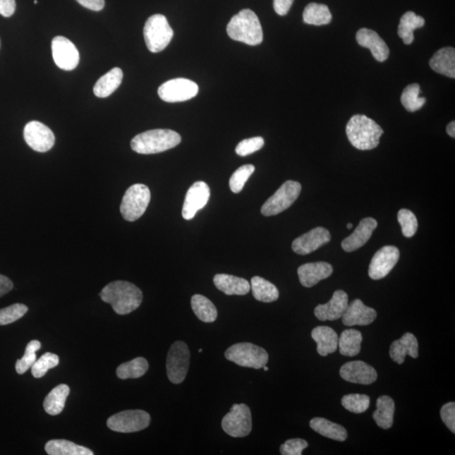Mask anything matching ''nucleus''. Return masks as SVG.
I'll return each instance as SVG.
<instances>
[{
	"mask_svg": "<svg viewBox=\"0 0 455 455\" xmlns=\"http://www.w3.org/2000/svg\"><path fill=\"white\" fill-rule=\"evenodd\" d=\"M99 296L104 302L110 303L116 313L121 315L136 310L142 301L141 290L126 281H115L107 284Z\"/></svg>",
	"mask_w": 455,
	"mask_h": 455,
	"instance_id": "1",
	"label": "nucleus"
},
{
	"mask_svg": "<svg viewBox=\"0 0 455 455\" xmlns=\"http://www.w3.org/2000/svg\"><path fill=\"white\" fill-rule=\"evenodd\" d=\"M346 132L351 144L360 150L375 149L384 133L378 123L364 115L353 116L346 125Z\"/></svg>",
	"mask_w": 455,
	"mask_h": 455,
	"instance_id": "2",
	"label": "nucleus"
},
{
	"mask_svg": "<svg viewBox=\"0 0 455 455\" xmlns=\"http://www.w3.org/2000/svg\"><path fill=\"white\" fill-rule=\"evenodd\" d=\"M227 33L233 40L250 46H257L263 41L261 23L255 13L249 8L232 17L227 25Z\"/></svg>",
	"mask_w": 455,
	"mask_h": 455,
	"instance_id": "3",
	"label": "nucleus"
},
{
	"mask_svg": "<svg viewBox=\"0 0 455 455\" xmlns=\"http://www.w3.org/2000/svg\"><path fill=\"white\" fill-rule=\"evenodd\" d=\"M181 142L180 134L172 130L154 129L134 137L131 148L138 154H153L175 148Z\"/></svg>",
	"mask_w": 455,
	"mask_h": 455,
	"instance_id": "4",
	"label": "nucleus"
},
{
	"mask_svg": "<svg viewBox=\"0 0 455 455\" xmlns=\"http://www.w3.org/2000/svg\"><path fill=\"white\" fill-rule=\"evenodd\" d=\"M145 41L151 53H159L166 49L174 36L166 17L154 15L147 20L144 28Z\"/></svg>",
	"mask_w": 455,
	"mask_h": 455,
	"instance_id": "5",
	"label": "nucleus"
},
{
	"mask_svg": "<svg viewBox=\"0 0 455 455\" xmlns=\"http://www.w3.org/2000/svg\"><path fill=\"white\" fill-rule=\"evenodd\" d=\"M225 358L237 365L255 370L262 368L269 359L265 349L249 342L231 346L225 352Z\"/></svg>",
	"mask_w": 455,
	"mask_h": 455,
	"instance_id": "6",
	"label": "nucleus"
},
{
	"mask_svg": "<svg viewBox=\"0 0 455 455\" xmlns=\"http://www.w3.org/2000/svg\"><path fill=\"white\" fill-rule=\"evenodd\" d=\"M148 186L135 184L130 186L121 201L120 211L125 220L134 222L145 214L150 202Z\"/></svg>",
	"mask_w": 455,
	"mask_h": 455,
	"instance_id": "7",
	"label": "nucleus"
},
{
	"mask_svg": "<svg viewBox=\"0 0 455 455\" xmlns=\"http://www.w3.org/2000/svg\"><path fill=\"white\" fill-rule=\"evenodd\" d=\"M300 182L287 181L272 195L262 207L264 216H275L288 210L297 200L301 193Z\"/></svg>",
	"mask_w": 455,
	"mask_h": 455,
	"instance_id": "8",
	"label": "nucleus"
},
{
	"mask_svg": "<svg viewBox=\"0 0 455 455\" xmlns=\"http://www.w3.org/2000/svg\"><path fill=\"white\" fill-rule=\"evenodd\" d=\"M190 363V351L184 341H176L169 350L166 370L169 380L173 384L183 382L188 375Z\"/></svg>",
	"mask_w": 455,
	"mask_h": 455,
	"instance_id": "9",
	"label": "nucleus"
},
{
	"mask_svg": "<svg viewBox=\"0 0 455 455\" xmlns=\"http://www.w3.org/2000/svg\"><path fill=\"white\" fill-rule=\"evenodd\" d=\"M150 415L142 410L121 411L107 420V427L111 430L129 433L144 430L150 426Z\"/></svg>",
	"mask_w": 455,
	"mask_h": 455,
	"instance_id": "10",
	"label": "nucleus"
},
{
	"mask_svg": "<svg viewBox=\"0 0 455 455\" xmlns=\"http://www.w3.org/2000/svg\"><path fill=\"white\" fill-rule=\"evenodd\" d=\"M224 431L233 437L248 436L253 429V418L248 406L235 404L222 421Z\"/></svg>",
	"mask_w": 455,
	"mask_h": 455,
	"instance_id": "11",
	"label": "nucleus"
},
{
	"mask_svg": "<svg viewBox=\"0 0 455 455\" xmlns=\"http://www.w3.org/2000/svg\"><path fill=\"white\" fill-rule=\"evenodd\" d=\"M198 93V86L195 82L178 78L164 83L158 90L160 99L164 102L175 103L188 101Z\"/></svg>",
	"mask_w": 455,
	"mask_h": 455,
	"instance_id": "12",
	"label": "nucleus"
},
{
	"mask_svg": "<svg viewBox=\"0 0 455 455\" xmlns=\"http://www.w3.org/2000/svg\"><path fill=\"white\" fill-rule=\"evenodd\" d=\"M24 138L33 150L44 153L53 148L55 136L51 130L40 121H30L24 128Z\"/></svg>",
	"mask_w": 455,
	"mask_h": 455,
	"instance_id": "13",
	"label": "nucleus"
},
{
	"mask_svg": "<svg viewBox=\"0 0 455 455\" xmlns=\"http://www.w3.org/2000/svg\"><path fill=\"white\" fill-rule=\"evenodd\" d=\"M51 53L57 66L63 71H73L80 63V54L75 44L68 38L56 37L51 42Z\"/></svg>",
	"mask_w": 455,
	"mask_h": 455,
	"instance_id": "14",
	"label": "nucleus"
},
{
	"mask_svg": "<svg viewBox=\"0 0 455 455\" xmlns=\"http://www.w3.org/2000/svg\"><path fill=\"white\" fill-rule=\"evenodd\" d=\"M400 258V251L396 246L387 245L381 248L371 260L368 275L374 280H380L392 272Z\"/></svg>",
	"mask_w": 455,
	"mask_h": 455,
	"instance_id": "15",
	"label": "nucleus"
},
{
	"mask_svg": "<svg viewBox=\"0 0 455 455\" xmlns=\"http://www.w3.org/2000/svg\"><path fill=\"white\" fill-rule=\"evenodd\" d=\"M210 198V186L205 181L195 182L186 193L182 217L186 220L193 219L198 211L207 205Z\"/></svg>",
	"mask_w": 455,
	"mask_h": 455,
	"instance_id": "16",
	"label": "nucleus"
},
{
	"mask_svg": "<svg viewBox=\"0 0 455 455\" xmlns=\"http://www.w3.org/2000/svg\"><path fill=\"white\" fill-rule=\"evenodd\" d=\"M331 233L327 229L315 228L294 240L292 249L294 253L298 255H309L318 250L320 246L327 244L331 241Z\"/></svg>",
	"mask_w": 455,
	"mask_h": 455,
	"instance_id": "17",
	"label": "nucleus"
},
{
	"mask_svg": "<svg viewBox=\"0 0 455 455\" xmlns=\"http://www.w3.org/2000/svg\"><path fill=\"white\" fill-rule=\"evenodd\" d=\"M340 375L348 382L359 384H371L378 378L375 368L362 361L346 363L341 368Z\"/></svg>",
	"mask_w": 455,
	"mask_h": 455,
	"instance_id": "18",
	"label": "nucleus"
},
{
	"mask_svg": "<svg viewBox=\"0 0 455 455\" xmlns=\"http://www.w3.org/2000/svg\"><path fill=\"white\" fill-rule=\"evenodd\" d=\"M348 305V296L344 290H336L332 300L315 309V315L322 322L341 318Z\"/></svg>",
	"mask_w": 455,
	"mask_h": 455,
	"instance_id": "19",
	"label": "nucleus"
},
{
	"mask_svg": "<svg viewBox=\"0 0 455 455\" xmlns=\"http://www.w3.org/2000/svg\"><path fill=\"white\" fill-rule=\"evenodd\" d=\"M376 317V311L364 305L360 300L348 303V308L341 316L342 322L346 327L368 326L374 322Z\"/></svg>",
	"mask_w": 455,
	"mask_h": 455,
	"instance_id": "20",
	"label": "nucleus"
},
{
	"mask_svg": "<svg viewBox=\"0 0 455 455\" xmlns=\"http://www.w3.org/2000/svg\"><path fill=\"white\" fill-rule=\"evenodd\" d=\"M332 272L331 264L324 262L303 264L298 269V279L305 288L313 287L320 281L330 277Z\"/></svg>",
	"mask_w": 455,
	"mask_h": 455,
	"instance_id": "21",
	"label": "nucleus"
},
{
	"mask_svg": "<svg viewBox=\"0 0 455 455\" xmlns=\"http://www.w3.org/2000/svg\"><path fill=\"white\" fill-rule=\"evenodd\" d=\"M377 226H378V223H377L375 219H363L360 221V223H359L358 226L355 229L352 235L346 238L342 241V249L346 251V253H352V251L361 248L362 246L370 241L372 233Z\"/></svg>",
	"mask_w": 455,
	"mask_h": 455,
	"instance_id": "22",
	"label": "nucleus"
},
{
	"mask_svg": "<svg viewBox=\"0 0 455 455\" xmlns=\"http://www.w3.org/2000/svg\"><path fill=\"white\" fill-rule=\"evenodd\" d=\"M356 38L358 44L370 49L372 56L379 62H384L389 58V49L387 43L375 30L367 28L360 29L357 33Z\"/></svg>",
	"mask_w": 455,
	"mask_h": 455,
	"instance_id": "23",
	"label": "nucleus"
},
{
	"mask_svg": "<svg viewBox=\"0 0 455 455\" xmlns=\"http://www.w3.org/2000/svg\"><path fill=\"white\" fill-rule=\"evenodd\" d=\"M418 341L413 334L407 332L400 340L394 341L389 349V356L398 364L405 362L406 357L418 358Z\"/></svg>",
	"mask_w": 455,
	"mask_h": 455,
	"instance_id": "24",
	"label": "nucleus"
},
{
	"mask_svg": "<svg viewBox=\"0 0 455 455\" xmlns=\"http://www.w3.org/2000/svg\"><path fill=\"white\" fill-rule=\"evenodd\" d=\"M216 288L226 296H245L250 290L248 281L229 274H217L214 277Z\"/></svg>",
	"mask_w": 455,
	"mask_h": 455,
	"instance_id": "25",
	"label": "nucleus"
},
{
	"mask_svg": "<svg viewBox=\"0 0 455 455\" xmlns=\"http://www.w3.org/2000/svg\"><path fill=\"white\" fill-rule=\"evenodd\" d=\"M311 336L317 344V352L320 356L335 353L338 346L337 334L331 327H317L311 332Z\"/></svg>",
	"mask_w": 455,
	"mask_h": 455,
	"instance_id": "26",
	"label": "nucleus"
},
{
	"mask_svg": "<svg viewBox=\"0 0 455 455\" xmlns=\"http://www.w3.org/2000/svg\"><path fill=\"white\" fill-rule=\"evenodd\" d=\"M433 71L445 76L455 77V50L454 47H444L435 53L430 60Z\"/></svg>",
	"mask_w": 455,
	"mask_h": 455,
	"instance_id": "27",
	"label": "nucleus"
},
{
	"mask_svg": "<svg viewBox=\"0 0 455 455\" xmlns=\"http://www.w3.org/2000/svg\"><path fill=\"white\" fill-rule=\"evenodd\" d=\"M123 73L120 68H114L99 78L94 86V94L99 98L109 97L118 89L123 81Z\"/></svg>",
	"mask_w": 455,
	"mask_h": 455,
	"instance_id": "28",
	"label": "nucleus"
},
{
	"mask_svg": "<svg viewBox=\"0 0 455 455\" xmlns=\"http://www.w3.org/2000/svg\"><path fill=\"white\" fill-rule=\"evenodd\" d=\"M310 426L319 435L333 440L344 442L348 437L346 429L339 424L334 423L327 419L315 418L311 420Z\"/></svg>",
	"mask_w": 455,
	"mask_h": 455,
	"instance_id": "29",
	"label": "nucleus"
},
{
	"mask_svg": "<svg viewBox=\"0 0 455 455\" xmlns=\"http://www.w3.org/2000/svg\"><path fill=\"white\" fill-rule=\"evenodd\" d=\"M363 335L360 332L348 329L338 338L340 353L346 357H355L360 353Z\"/></svg>",
	"mask_w": 455,
	"mask_h": 455,
	"instance_id": "30",
	"label": "nucleus"
},
{
	"mask_svg": "<svg viewBox=\"0 0 455 455\" xmlns=\"http://www.w3.org/2000/svg\"><path fill=\"white\" fill-rule=\"evenodd\" d=\"M425 25L423 17L417 16L413 11L406 12L403 15L398 28V35L403 42L410 45L414 41V30L421 28Z\"/></svg>",
	"mask_w": 455,
	"mask_h": 455,
	"instance_id": "31",
	"label": "nucleus"
},
{
	"mask_svg": "<svg viewBox=\"0 0 455 455\" xmlns=\"http://www.w3.org/2000/svg\"><path fill=\"white\" fill-rule=\"evenodd\" d=\"M250 289L253 290L255 300L263 303H272L279 297V289L269 281L261 277H254L250 281Z\"/></svg>",
	"mask_w": 455,
	"mask_h": 455,
	"instance_id": "32",
	"label": "nucleus"
},
{
	"mask_svg": "<svg viewBox=\"0 0 455 455\" xmlns=\"http://www.w3.org/2000/svg\"><path fill=\"white\" fill-rule=\"evenodd\" d=\"M71 389L67 384H59L55 387L45 399L43 407L47 413L51 415H57L64 409Z\"/></svg>",
	"mask_w": 455,
	"mask_h": 455,
	"instance_id": "33",
	"label": "nucleus"
},
{
	"mask_svg": "<svg viewBox=\"0 0 455 455\" xmlns=\"http://www.w3.org/2000/svg\"><path fill=\"white\" fill-rule=\"evenodd\" d=\"M376 406L377 410L372 414V418L380 427L391 428L393 425L394 408H396L393 399L387 396H380L377 400Z\"/></svg>",
	"mask_w": 455,
	"mask_h": 455,
	"instance_id": "34",
	"label": "nucleus"
},
{
	"mask_svg": "<svg viewBox=\"0 0 455 455\" xmlns=\"http://www.w3.org/2000/svg\"><path fill=\"white\" fill-rule=\"evenodd\" d=\"M45 450L49 455H93L88 448L64 439L51 440L45 446Z\"/></svg>",
	"mask_w": 455,
	"mask_h": 455,
	"instance_id": "35",
	"label": "nucleus"
},
{
	"mask_svg": "<svg viewBox=\"0 0 455 455\" xmlns=\"http://www.w3.org/2000/svg\"><path fill=\"white\" fill-rule=\"evenodd\" d=\"M190 303H192L194 314L202 322H214L218 317V310L214 303L201 294H195Z\"/></svg>",
	"mask_w": 455,
	"mask_h": 455,
	"instance_id": "36",
	"label": "nucleus"
},
{
	"mask_svg": "<svg viewBox=\"0 0 455 455\" xmlns=\"http://www.w3.org/2000/svg\"><path fill=\"white\" fill-rule=\"evenodd\" d=\"M303 19L306 24L324 25L331 23L332 16L326 4L310 3L303 11Z\"/></svg>",
	"mask_w": 455,
	"mask_h": 455,
	"instance_id": "37",
	"label": "nucleus"
},
{
	"mask_svg": "<svg viewBox=\"0 0 455 455\" xmlns=\"http://www.w3.org/2000/svg\"><path fill=\"white\" fill-rule=\"evenodd\" d=\"M149 370V363L144 358H137L124 363L116 370V375L121 380L138 379L145 375Z\"/></svg>",
	"mask_w": 455,
	"mask_h": 455,
	"instance_id": "38",
	"label": "nucleus"
},
{
	"mask_svg": "<svg viewBox=\"0 0 455 455\" xmlns=\"http://www.w3.org/2000/svg\"><path fill=\"white\" fill-rule=\"evenodd\" d=\"M420 86L418 84H411L403 90L401 101L403 107L411 112L417 111L426 103V99L420 97Z\"/></svg>",
	"mask_w": 455,
	"mask_h": 455,
	"instance_id": "39",
	"label": "nucleus"
},
{
	"mask_svg": "<svg viewBox=\"0 0 455 455\" xmlns=\"http://www.w3.org/2000/svg\"><path fill=\"white\" fill-rule=\"evenodd\" d=\"M341 405L353 413H363L370 408V398L366 394H350L342 397Z\"/></svg>",
	"mask_w": 455,
	"mask_h": 455,
	"instance_id": "40",
	"label": "nucleus"
},
{
	"mask_svg": "<svg viewBox=\"0 0 455 455\" xmlns=\"http://www.w3.org/2000/svg\"><path fill=\"white\" fill-rule=\"evenodd\" d=\"M41 342L37 340L30 341L25 348V353L23 358L17 360L16 364V372L19 375H23L32 367L37 360V351L41 348Z\"/></svg>",
	"mask_w": 455,
	"mask_h": 455,
	"instance_id": "41",
	"label": "nucleus"
},
{
	"mask_svg": "<svg viewBox=\"0 0 455 455\" xmlns=\"http://www.w3.org/2000/svg\"><path fill=\"white\" fill-rule=\"evenodd\" d=\"M254 171L255 166L253 164H245V166L237 169L229 179V188L232 192L236 194L240 193Z\"/></svg>",
	"mask_w": 455,
	"mask_h": 455,
	"instance_id": "42",
	"label": "nucleus"
},
{
	"mask_svg": "<svg viewBox=\"0 0 455 455\" xmlns=\"http://www.w3.org/2000/svg\"><path fill=\"white\" fill-rule=\"evenodd\" d=\"M59 363L58 355L47 353L38 359L32 367V374L35 378L40 379L47 374V372L57 367Z\"/></svg>",
	"mask_w": 455,
	"mask_h": 455,
	"instance_id": "43",
	"label": "nucleus"
},
{
	"mask_svg": "<svg viewBox=\"0 0 455 455\" xmlns=\"http://www.w3.org/2000/svg\"><path fill=\"white\" fill-rule=\"evenodd\" d=\"M397 219L401 224L403 236L407 238L414 236L418 231V222L413 212L408 210H401L398 212Z\"/></svg>",
	"mask_w": 455,
	"mask_h": 455,
	"instance_id": "44",
	"label": "nucleus"
},
{
	"mask_svg": "<svg viewBox=\"0 0 455 455\" xmlns=\"http://www.w3.org/2000/svg\"><path fill=\"white\" fill-rule=\"evenodd\" d=\"M28 306L23 303H15L11 306L0 310V326L11 324L16 322L27 314Z\"/></svg>",
	"mask_w": 455,
	"mask_h": 455,
	"instance_id": "45",
	"label": "nucleus"
},
{
	"mask_svg": "<svg viewBox=\"0 0 455 455\" xmlns=\"http://www.w3.org/2000/svg\"><path fill=\"white\" fill-rule=\"evenodd\" d=\"M265 144L264 140L262 137H255L251 138H247V140H243L237 145L236 152L238 155L245 156L255 153L262 148Z\"/></svg>",
	"mask_w": 455,
	"mask_h": 455,
	"instance_id": "46",
	"label": "nucleus"
},
{
	"mask_svg": "<svg viewBox=\"0 0 455 455\" xmlns=\"http://www.w3.org/2000/svg\"><path fill=\"white\" fill-rule=\"evenodd\" d=\"M308 445L307 441L301 439H289L281 445L280 453L283 455H301Z\"/></svg>",
	"mask_w": 455,
	"mask_h": 455,
	"instance_id": "47",
	"label": "nucleus"
},
{
	"mask_svg": "<svg viewBox=\"0 0 455 455\" xmlns=\"http://www.w3.org/2000/svg\"><path fill=\"white\" fill-rule=\"evenodd\" d=\"M441 418L450 431L455 432V403L449 402L442 407Z\"/></svg>",
	"mask_w": 455,
	"mask_h": 455,
	"instance_id": "48",
	"label": "nucleus"
},
{
	"mask_svg": "<svg viewBox=\"0 0 455 455\" xmlns=\"http://www.w3.org/2000/svg\"><path fill=\"white\" fill-rule=\"evenodd\" d=\"M294 0H274L273 7L277 15L284 16L288 14Z\"/></svg>",
	"mask_w": 455,
	"mask_h": 455,
	"instance_id": "49",
	"label": "nucleus"
},
{
	"mask_svg": "<svg viewBox=\"0 0 455 455\" xmlns=\"http://www.w3.org/2000/svg\"><path fill=\"white\" fill-rule=\"evenodd\" d=\"M16 0H0V15L11 17L16 11Z\"/></svg>",
	"mask_w": 455,
	"mask_h": 455,
	"instance_id": "50",
	"label": "nucleus"
},
{
	"mask_svg": "<svg viewBox=\"0 0 455 455\" xmlns=\"http://www.w3.org/2000/svg\"><path fill=\"white\" fill-rule=\"evenodd\" d=\"M82 6L93 11H101L105 7V0H76Z\"/></svg>",
	"mask_w": 455,
	"mask_h": 455,
	"instance_id": "51",
	"label": "nucleus"
},
{
	"mask_svg": "<svg viewBox=\"0 0 455 455\" xmlns=\"http://www.w3.org/2000/svg\"><path fill=\"white\" fill-rule=\"evenodd\" d=\"M12 289V281L7 277L0 275V297L11 291Z\"/></svg>",
	"mask_w": 455,
	"mask_h": 455,
	"instance_id": "52",
	"label": "nucleus"
},
{
	"mask_svg": "<svg viewBox=\"0 0 455 455\" xmlns=\"http://www.w3.org/2000/svg\"><path fill=\"white\" fill-rule=\"evenodd\" d=\"M447 133L450 137L455 138V123L454 121L450 123L447 127Z\"/></svg>",
	"mask_w": 455,
	"mask_h": 455,
	"instance_id": "53",
	"label": "nucleus"
},
{
	"mask_svg": "<svg viewBox=\"0 0 455 455\" xmlns=\"http://www.w3.org/2000/svg\"><path fill=\"white\" fill-rule=\"evenodd\" d=\"M353 225L352 224H348V229H352V228H353Z\"/></svg>",
	"mask_w": 455,
	"mask_h": 455,
	"instance_id": "54",
	"label": "nucleus"
},
{
	"mask_svg": "<svg viewBox=\"0 0 455 455\" xmlns=\"http://www.w3.org/2000/svg\"><path fill=\"white\" fill-rule=\"evenodd\" d=\"M263 368H264V370H265V371L268 370V368L266 365L264 366Z\"/></svg>",
	"mask_w": 455,
	"mask_h": 455,
	"instance_id": "55",
	"label": "nucleus"
},
{
	"mask_svg": "<svg viewBox=\"0 0 455 455\" xmlns=\"http://www.w3.org/2000/svg\"><path fill=\"white\" fill-rule=\"evenodd\" d=\"M198 352L200 353H202V349H199Z\"/></svg>",
	"mask_w": 455,
	"mask_h": 455,
	"instance_id": "56",
	"label": "nucleus"
},
{
	"mask_svg": "<svg viewBox=\"0 0 455 455\" xmlns=\"http://www.w3.org/2000/svg\"><path fill=\"white\" fill-rule=\"evenodd\" d=\"M38 3L37 0H35L34 4H37Z\"/></svg>",
	"mask_w": 455,
	"mask_h": 455,
	"instance_id": "57",
	"label": "nucleus"
}]
</instances>
